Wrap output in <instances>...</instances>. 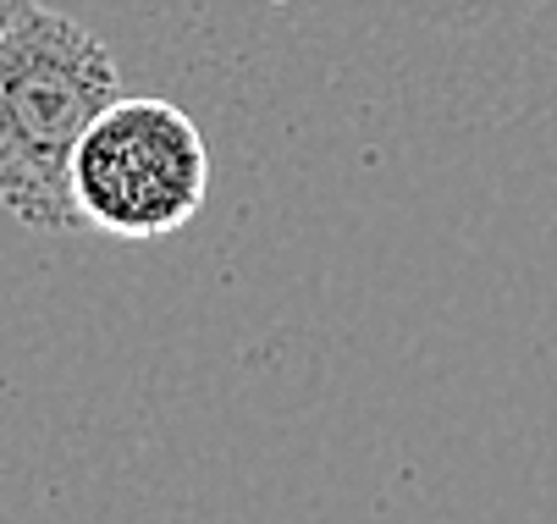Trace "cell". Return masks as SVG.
<instances>
[{
    "mask_svg": "<svg viewBox=\"0 0 557 524\" xmlns=\"http://www.w3.org/2000/svg\"><path fill=\"white\" fill-rule=\"evenodd\" d=\"M210 194V144L199 122L161 95H116L72 155L77 221L116 244L183 233Z\"/></svg>",
    "mask_w": 557,
    "mask_h": 524,
    "instance_id": "2",
    "label": "cell"
},
{
    "mask_svg": "<svg viewBox=\"0 0 557 524\" xmlns=\"http://www.w3.org/2000/svg\"><path fill=\"white\" fill-rule=\"evenodd\" d=\"M28 7H34V0H0V39H7V28H12Z\"/></svg>",
    "mask_w": 557,
    "mask_h": 524,
    "instance_id": "3",
    "label": "cell"
},
{
    "mask_svg": "<svg viewBox=\"0 0 557 524\" xmlns=\"http://www.w3.org/2000/svg\"><path fill=\"white\" fill-rule=\"evenodd\" d=\"M122 95V66L77 17L34 7L0 39V210L34 233L84 227L72 155Z\"/></svg>",
    "mask_w": 557,
    "mask_h": 524,
    "instance_id": "1",
    "label": "cell"
}]
</instances>
